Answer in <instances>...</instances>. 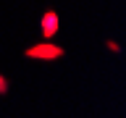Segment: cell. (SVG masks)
<instances>
[{"instance_id": "2", "label": "cell", "mask_w": 126, "mask_h": 118, "mask_svg": "<svg viewBox=\"0 0 126 118\" xmlns=\"http://www.w3.org/2000/svg\"><path fill=\"white\" fill-rule=\"evenodd\" d=\"M55 31H58V16H55V11H47L45 18H42V34L53 37Z\"/></svg>"}, {"instance_id": "1", "label": "cell", "mask_w": 126, "mask_h": 118, "mask_svg": "<svg viewBox=\"0 0 126 118\" xmlns=\"http://www.w3.org/2000/svg\"><path fill=\"white\" fill-rule=\"evenodd\" d=\"M26 55L29 58H61L63 50L61 47H53V45H37L32 50H26Z\"/></svg>"}]
</instances>
